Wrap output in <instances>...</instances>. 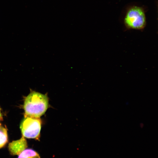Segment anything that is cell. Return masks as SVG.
<instances>
[{
  "label": "cell",
  "mask_w": 158,
  "mask_h": 158,
  "mask_svg": "<svg viewBox=\"0 0 158 158\" xmlns=\"http://www.w3.org/2000/svg\"><path fill=\"white\" fill-rule=\"evenodd\" d=\"M48 106L49 98L47 94L32 91L25 100V116L40 117L45 113Z\"/></svg>",
  "instance_id": "1"
},
{
  "label": "cell",
  "mask_w": 158,
  "mask_h": 158,
  "mask_svg": "<svg viewBox=\"0 0 158 158\" xmlns=\"http://www.w3.org/2000/svg\"><path fill=\"white\" fill-rule=\"evenodd\" d=\"M124 23L128 29L141 30L146 23L144 9L142 7L134 6L127 10L124 18Z\"/></svg>",
  "instance_id": "2"
},
{
  "label": "cell",
  "mask_w": 158,
  "mask_h": 158,
  "mask_svg": "<svg viewBox=\"0 0 158 158\" xmlns=\"http://www.w3.org/2000/svg\"><path fill=\"white\" fill-rule=\"evenodd\" d=\"M41 125V121L40 117L25 115L20 123V128L24 137L39 140Z\"/></svg>",
  "instance_id": "3"
},
{
  "label": "cell",
  "mask_w": 158,
  "mask_h": 158,
  "mask_svg": "<svg viewBox=\"0 0 158 158\" xmlns=\"http://www.w3.org/2000/svg\"><path fill=\"white\" fill-rule=\"evenodd\" d=\"M27 146V141L23 136L19 140L13 141L9 143L8 149L11 154L19 155Z\"/></svg>",
  "instance_id": "4"
},
{
  "label": "cell",
  "mask_w": 158,
  "mask_h": 158,
  "mask_svg": "<svg viewBox=\"0 0 158 158\" xmlns=\"http://www.w3.org/2000/svg\"><path fill=\"white\" fill-rule=\"evenodd\" d=\"M18 158H40L39 154L31 149H25L19 155Z\"/></svg>",
  "instance_id": "5"
},
{
  "label": "cell",
  "mask_w": 158,
  "mask_h": 158,
  "mask_svg": "<svg viewBox=\"0 0 158 158\" xmlns=\"http://www.w3.org/2000/svg\"><path fill=\"white\" fill-rule=\"evenodd\" d=\"M8 142L6 129L0 124V149L4 147Z\"/></svg>",
  "instance_id": "6"
},
{
  "label": "cell",
  "mask_w": 158,
  "mask_h": 158,
  "mask_svg": "<svg viewBox=\"0 0 158 158\" xmlns=\"http://www.w3.org/2000/svg\"><path fill=\"white\" fill-rule=\"evenodd\" d=\"M1 119H2V116H1V112L0 111V121L1 120Z\"/></svg>",
  "instance_id": "7"
}]
</instances>
